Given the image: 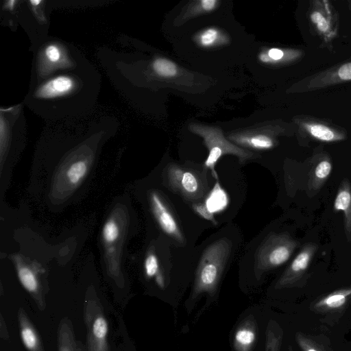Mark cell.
Returning <instances> with one entry per match:
<instances>
[{
    "label": "cell",
    "mask_w": 351,
    "mask_h": 351,
    "mask_svg": "<svg viewBox=\"0 0 351 351\" xmlns=\"http://www.w3.org/2000/svg\"><path fill=\"white\" fill-rule=\"evenodd\" d=\"M192 207L195 213H197L200 217L210 221L213 223L217 224V222L215 219L214 215L210 213L206 208L203 202L193 203Z\"/></svg>",
    "instance_id": "30"
},
{
    "label": "cell",
    "mask_w": 351,
    "mask_h": 351,
    "mask_svg": "<svg viewBox=\"0 0 351 351\" xmlns=\"http://www.w3.org/2000/svg\"><path fill=\"white\" fill-rule=\"evenodd\" d=\"M334 209L343 213L344 228L347 239L351 241V185L344 179L339 185L335 202Z\"/></svg>",
    "instance_id": "19"
},
{
    "label": "cell",
    "mask_w": 351,
    "mask_h": 351,
    "mask_svg": "<svg viewBox=\"0 0 351 351\" xmlns=\"http://www.w3.org/2000/svg\"><path fill=\"white\" fill-rule=\"evenodd\" d=\"M134 219L129 196L121 195L110 205L99 233V247L104 272L121 287L125 284L123 263L127 245L134 233Z\"/></svg>",
    "instance_id": "1"
},
{
    "label": "cell",
    "mask_w": 351,
    "mask_h": 351,
    "mask_svg": "<svg viewBox=\"0 0 351 351\" xmlns=\"http://www.w3.org/2000/svg\"><path fill=\"white\" fill-rule=\"evenodd\" d=\"M79 81L71 73H62L42 82L34 92V98L40 101L58 102L77 92Z\"/></svg>",
    "instance_id": "14"
},
{
    "label": "cell",
    "mask_w": 351,
    "mask_h": 351,
    "mask_svg": "<svg viewBox=\"0 0 351 351\" xmlns=\"http://www.w3.org/2000/svg\"><path fill=\"white\" fill-rule=\"evenodd\" d=\"M58 351H82L75 341L71 324L64 319L58 330Z\"/></svg>",
    "instance_id": "25"
},
{
    "label": "cell",
    "mask_w": 351,
    "mask_h": 351,
    "mask_svg": "<svg viewBox=\"0 0 351 351\" xmlns=\"http://www.w3.org/2000/svg\"><path fill=\"white\" fill-rule=\"evenodd\" d=\"M298 243L287 232H271L258 247L254 258V273L261 276L285 263L298 247Z\"/></svg>",
    "instance_id": "6"
},
{
    "label": "cell",
    "mask_w": 351,
    "mask_h": 351,
    "mask_svg": "<svg viewBox=\"0 0 351 351\" xmlns=\"http://www.w3.org/2000/svg\"><path fill=\"white\" fill-rule=\"evenodd\" d=\"M287 351H294V350L291 346H289Z\"/></svg>",
    "instance_id": "31"
},
{
    "label": "cell",
    "mask_w": 351,
    "mask_h": 351,
    "mask_svg": "<svg viewBox=\"0 0 351 351\" xmlns=\"http://www.w3.org/2000/svg\"><path fill=\"white\" fill-rule=\"evenodd\" d=\"M307 20L310 31L321 42L320 47L329 48L338 37L340 28L339 15L330 1H309Z\"/></svg>",
    "instance_id": "8"
},
{
    "label": "cell",
    "mask_w": 351,
    "mask_h": 351,
    "mask_svg": "<svg viewBox=\"0 0 351 351\" xmlns=\"http://www.w3.org/2000/svg\"><path fill=\"white\" fill-rule=\"evenodd\" d=\"M204 166L202 170L192 167L169 163L164 169V185L183 199L199 202L208 193L209 185Z\"/></svg>",
    "instance_id": "3"
},
{
    "label": "cell",
    "mask_w": 351,
    "mask_h": 351,
    "mask_svg": "<svg viewBox=\"0 0 351 351\" xmlns=\"http://www.w3.org/2000/svg\"><path fill=\"white\" fill-rule=\"evenodd\" d=\"M151 67L156 75L162 78H173L179 73L178 66L164 57L156 58L152 61Z\"/></svg>",
    "instance_id": "28"
},
{
    "label": "cell",
    "mask_w": 351,
    "mask_h": 351,
    "mask_svg": "<svg viewBox=\"0 0 351 351\" xmlns=\"http://www.w3.org/2000/svg\"><path fill=\"white\" fill-rule=\"evenodd\" d=\"M313 165L309 172L308 186L312 190L319 189L332 171L330 156L324 152L316 153L312 158Z\"/></svg>",
    "instance_id": "18"
},
{
    "label": "cell",
    "mask_w": 351,
    "mask_h": 351,
    "mask_svg": "<svg viewBox=\"0 0 351 351\" xmlns=\"http://www.w3.org/2000/svg\"><path fill=\"white\" fill-rule=\"evenodd\" d=\"M144 276L147 280H154L160 289L165 286V276L156 250L154 245H150L144 253L142 260Z\"/></svg>",
    "instance_id": "20"
},
{
    "label": "cell",
    "mask_w": 351,
    "mask_h": 351,
    "mask_svg": "<svg viewBox=\"0 0 351 351\" xmlns=\"http://www.w3.org/2000/svg\"><path fill=\"white\" fill-rule=\"evenodd\" d=\"M348 8L351 10V1H348Z\"/></svg>",
    "instance_id": "32"
},
{
    "label": "cell",
    "mask_w": 351,
    "mask_h": 351,
    "mask_svg": "<svg viewBox=\"0 0 351 351\" xmlns=\"http://www.w3.org/2000/svg\"><path fill=\"white\" fill-rule=\"evenodd\" d=\"M258 327L255 318L250 315L237 328L233 337L235 351H252L257 340Z\"/></svg>",
    "instance_id": "17"
},
{
    "label": "cell",
    "mask_w": 351,
    "mask_h": 351,
    "mask_svg": "<svg viewBox=\"0 0 351 351\" xmlns=\"http://www.w3.org/2000/svg\"><path fill=\"white\" fill-rule=\"evenodd\" d=\"M44 60L51 67L58 66L64 62V55L60 45L48 44L43 50Z\"/></svg>",
    "instance_id": "29"
},
{
    "label": "cell",
    "mask_w": 351,
    "mask_h": 351,
    "mask_svg": "<svg viewBox=\"0 0 351 351\" xmlns=\"http://www.w3.org/2000/svg\"><path fill=\"white\" fill-rule=\"evenodd\" d=\"M351 82V58L304 77L295 82L289 93H304Z\"/></svg>",
    "instance_id": "9"
},
{
    "label": "cell",
    "mask_w": 351,
    "mask_h": 351,
    "mask_svg": "<svg viewBox=\"0 0 351 351\" xmlns=\"http://www.w3.org/2000/svg\"><path fill=\"white\" fill-rule=\"evenodd\" d=\"M195 41L202 48H212L229 43L227 34L217 27H208L197 33L195 36Z\"/></svg>",
    "instance_id": "23"
},
{
    "label": "cell",
    "mask_w": 351,
    "mask_h": 351,
    "mask_svg": "<svg viewBox=\"0 0 351 351\" xmlns=\"http://www.w3.org/2000/svg\"><path fill=\"white\" fill-rule=\"evenodd\" d=\"M283 330L276 321L270 320L266 330L265 351H280Z\"/></svg>",
    "instance_id": "27"
},
{
    "label": "cell",
    "mask_w": 351,
    "mask_h": 351,
    "mask_svg": "<svg viewBox=\"0 0 351 351\" xmlns=\"http://www.w3.org/2000/svg\"><path fill=\"white\" fill-rule=\"evenodd\" d=\"M190 131L201 136L208 150V155L204 162V167L209 169L215 178L217 174L215 169V165L224 155L232 154L237 157L241 164L254 159L259 155L239 147L226 138L223 131L218 127L210 126L197 123L189 125Z\"/></svg>",
    "instance_id": "4"
},
{
    "label": "cell",
    "mask_w": 351,
    "mask_h": 351,
    "mask_svg": "<svg viewBox=\"0 0 351 351\" xmlns=\"http://www.w3.org/2000/svg\"><path fill=\"white\" fill-rule=\"evenodd\" d=\"M295 132L296 127L293 122L278 120L267 122L261 126L234 131L228 135V138L247 150L265 151L277 146L278 137L292 136Z\"/></svg>",
    "instance_id": "5"
},
{
    "label": "cell",
    "mask_w": 351,
    "mask_h": 351,
    "mask_svg": "<svg viewBox=\"0 0 351 351\" xmlns=\"http://www.w3.org/2000/svg\"><path fill=\"white\" fill-rule=\"evenodd\" d=\"M18 319L22 341L28 351H44L39 336L23 308H19Z\"/></svg>",
    "instance_id": "21"
},
{
    "label": "cell",
    "mask_w": 351,
    "mask_h": 351,
    "mask_svg": "<svg viewBox=\"0 0 351 351\" xmlns=\"http://www.w3.org/2000/svg\"><path fill=\"white\" fill-rule=\"evenodd\" d=\"M232 247L230 240L223 237L215 241L204 250L196 269L191 300H195L204 293L211 296L215 294Z\"/></svg>",
    "instance_id": "2"
},
{
    "label": "cell",
    "mask_w": 351,
    "mask_h": 351,
    "mask_svg": "<svg viewBox=\"0 0 351 351\" xmlns=\"http://www.w3.org/2000/svg\"><path fill=\"white\" fill-rule=\"evenodd\" d=\"M295 337L296 343L302 351H332L330 347L317 336L298 332Z\"/></svg>",
    "instance_id": "26"
},
{
    "label": "cell",
    "mask_w": 351,
    "mask_h": 351,
    "mask_svg": "<svg viewBox=\"0 0 351 351\" xmlns=\"http://www.w3.org/2000/svg\"><path fill=\"white\" fill-rule=\"evenodd\" d=\"M292 122L296 127L295 134L301 145L311 141L337 143L348 138L346 128L330 119L308 114L295 116Z\"/></svg>",
    "instance_id": "7"
},
{
    "label": "cell",
    "mask_w": 351,
    "mask_h": 351,
    "mask_svg": "<svg viewBox=\"0 0 351 351\" xmlns=\"http://www.w3.org/2000/svg\"><path fill=\"white\" fill-rule=\"evenodd\" d=\"M84 317L87 327L88 351H110L108 323L102 306L95 297L86 300Z\"/></svg>",
    "instance_id": "11"
},
{
    "label": "cell",
    "mask_w": 351,
    "mask_h": 351,
    "mask_svg": "<svg viewBox=\"0 0 351 351\" xmlns=\"http://www.w3.org/2000/svg\"><path fill=\"white\" fill-rule=\"evenodd\" d=\"M146 198L149 213L161 230L178 243L184 244L186 239L178 221L162 194L152 189Z\"/></svg>",
    "instance_id": "12"
},
{
    "label": "cell",
    "mask_w": 351,
    "mask_h": 351,
    "mask_svg": "<svg viewBox=\"0 0 351 351\" xmlns=\"http://www.w3.org/2000/svg\"><path fill=\"white\" fill-rule=\"evenodd\" d=\"M305 56V52L298 48L271 47L261 51L259 60L267 64L283 66L295 64Z\"/></svg>",
    "instance_id": "16"
},
{
    "label": "cell",
    "mask_w": 351,
    "mask_h": 351,
    "mask_svg": "<svg viewBox=\"0 0 351 351\" xmlns=\"http://www.w3.org/2000/svg\"><path fill=\"white\" fill-rule=\"evenodd\" d=\"M351 302V285L343 287L318 298L311 306V309L319 313L340 311Z\"/></svg>",
    "instance_id": "15"
},
{
    "label": "cell",
    "mask_w": 351,
    "mask_h": 351,
    "mask_svg": "<svg viewBox=\"0 0 351 351\" xmlns=\"http://www.w3.org/2000/svg\"><path fill=\"white\" fill-rule=\"evenodd\" d=\"M203 203L207 210L213 215L223 210L227 206L228 204L227 194L218 182L206 195Z\"/></svg>",
    "instance_id": "24"
},
{
    "label": "cell",
    "mask_w": 351,
    "mask_h": 351,
    "mask_svg": "<svg viewBox=\"0 0 351 351\" xmlns=\"http://www.w3.org/2000/svg\"><path fill=\"white\" fill-rule=\"evenodd\" d=\"M10 258L21 284L32 295L39 308L43 310L45 308L44 268L20 254L11 255Z\"/></svg>",
    "instance_id": "10"
},
{
    "label": "cell",
    "mask_w": 351,
    "mask_h": 351,
    "mask_svg": "<svg viewBox=\"0 0 351 351\" xmlns=\"http://www.w3.org/2000/svg\"><path fill=\"white\" fill-rule=\"evenodd\" d=\"M315 243H306L277 280L275 289H281L302 285L307 276L309 265L317 250Z\"/></svg>",
    "instance_id": "13"
},
{
    "label": "cell",
    "mask_w": 351,
    "mask_h": 351,
    "mask_svg": "<svg viewBox=\"0 0 351 351\" xmlns=\"http://www.w3.org/2000/svg\"><path fill=\"white\" fill-rule=\"evenodd\" d=\"M219 3V1L217 0H199L192 1L176 19V23L180 25L192 18L210 12L218 7Z\"/></svg>",
    "instance_id": "22"
}]
</instances>
